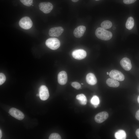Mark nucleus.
<instances>
[{
    "label": "nucleus",
    "mask_w": 139,
    "mask_h": 139,
    "mask_svg": "<svg viewBox=\"0 0 139 139\" xmlns=\"http://www.w3.org/2000/svg\"><path fill=\"white\" fill-rule=\"evenodd\" d=\"M95 33L98 38L104 40H108L110 39L112 36L111 32L101 27L98 28L96 29Z\"/></svg>",
    "instance_id": "f257e3e1"
},
{
    "label": "nucleus",
    "mask_w": 139,
    "mask_h": 139,
    "mask_svg": "<svg viewBox=\"0 0 139 139\" xmlns=\"http://www.w3.org/2000/svg\"><path fill=\"white\" fill-rule=\"evenodd\" d=\"M45 44L48 47L53 50L57 49L60 46L59 40L55 38H51L48 39L46 40Z\"/></svg>",
    "instance_id": "f03ea898"
},
{
    "label": "nucleus",
    "mask_w": 139,
    "mask_h": 139,
    "mask_svg": "<svg viewBox=\"0 0 139 139\" xmlns=\"http://www.w3.org/2000/svg\"><path fill=\"white\" fill-rule=\"evenodd\" d=\"M32 22L30 18L28 16L22 18L19 22V24L22 28L28 30L30 29L32 25Z\"/></svg>",
    "instance_id": "7ed1b4c3"
},
{
    "label": "nucleus",
    "mask_w": 139,
    "mask_h": 139,
    "mask_svg": "<svg viewBox=\"0 0 139 139\" xmlns=\"http://www.w3.org/2000/svg\"><path fill=\"white\" fill-rule=\"evenodd\" d=\"M39 6L40 10L45 14L49 13L53 8V5L49 2H41Z\"/></svg>",
    "instance_id": "20e7f679"
},
{
    "label": "nucleus",
    "mask_w": 139,
    "mask_h": 139,
    "mask_svg": "<svg viewBox=\"0 0 139 139\" xmlns=\"http://www.w3.org/2000/svg\"><path fill=\"white\" fill-rule=\"evenodd\" d=\"M8 113L12 116L19 120H22L24 117L23 113L22 111L15 108H11Z\"/></svg>",
    "instance_id": "39448f33"
},
{
    "label": "nucleus",
    "mask_w": 139,
    "mask_h": 139,
    "mask_svg": "<svg viewBox=\"0 0 139 139\" xmlns=\"http://www.w3.org/2000/svg\"><path fill=\"white\" fill-rule=\"evenodd\" d=\"M111 78L120 81H123L125 79L124 75L120 71L116 70H112L109 73Z\"/></svg>",
    "instance_id": "423d86ee"
},
{
    "label": "nucleus",
    "mask_w": 139,
    "mask_h": 139,
    "mask_svg": "<svg viewBox=\"0 0 139 139\" xmlns=\"http://www.w3.org/2000/svg\"><path fill=\"white\" fill-rule=\"evenodd\" d=\"M73 57L77 60H81L84 58L86 56V53L84 50L78 49L73 51L72 53Z\"/></svg>",
    "instance_id": "0eeeda50"
},
{
    "label": "nucleus",
    "mask_w": 139,
    "mask_h": 139,
    "mask_svg": "<svg viewBox=\"0 0 139 139\" xmlns=\"http://www.w3.org/2000/svg\"><path fill=\"white\" fill-rule=\"evenodd\" d=\"M39 94L40 99L42 100H47L49 97L48 89L45 85H42L40 87L39 89Z\"/></svg>",
    "instance_id": "6e6552de"
},
{
    "label": "nucleus",
    "mask_w": 139,
    "mask_h": 139,
    "mask_svg": "<svg viewBox=\"0 0 139 139\" xmlns=\"http://www.w3.org/2000/svg\"><path fill=\"white\" fill-rule=\"evenodd\" d=\"M64 29L61 27H58L50 28L49 31V34L51 37H58L63 32Z\"/></svg>",
    "instance_id": "1a4fd4ad"
},
{
    "label": "nucleus",
    "mask_w": 139,
    "mask_h": 139,
    "mask_svg": "<svg viewBox=\"0 0 139 139\" xmlns=\"http://www.w3.org/2000/svg\"><path fill=\"white\" fill-rule=\"evenodd\" d=\"M108 116V114L107 112L102 111L98 113L95 116L94 119L97 123H100L107 119Z\"/></svg>",
    "instance_id": "9d476101"
},
{
    "label": "nucleus",
    "mask_w": 139,
    "mask_h": 139,
    "mask_svg": "<svg viewBox=\"0 0 139 139\" xmlns=\"http://www.w3.org/2000/svg\"><path fill=\"white\" fill-rule=\"evenodd\" d=\"M120 64L123 68L126 71H129L132 68L131 61L129 58L127 57L122 58L120 60Z\"/></svg>",
    "instance_id": "9b49d317"
},
{
    "label": "nucleus",
    "mask_w": 139,
    "mask_h": 139,
    "mask_svg": "<svg viewBox=\"0 0 139 139\" xmlns=\"http://www.w3.org/2000/svg\"><path fill=\"white\" fill-rule=\"evenodd\" d=\"M57 79L58 83L60 84H65L67 80V75L66 72L62 71L59 72L58 75Z\"/></svg>",
    "instance_id": "f8f14e48"
},
{
    "label": "nucleus",
    "mask_w": 139,
    "mask_h": 139,
    "mask_svg": "<svg viewBox=\"0 0 139 139\" xmlns=\"http://www.w3.org/2000/svg\"><path fill=\"white\" fill-rule=\"evenodd\" d=\"M86 28L83 25H80L75 29L73 31V34L75 37L80 38L82 37L86 30Z\"/></svg>",
    "instance_id": "ddd939ff"
},
{
    "label": "nucleus",
    "mask_w": 139,
    "mask_h": 139,
    "mask_svg": "<svg viewBox=\"0 0 139 139\" xmlns=\"http://www.w3.org/2000/svg\"><path fill=\"white\" fill-rule=\"evenodd\" d=\"M86 80L87 83L91 85H94L97 82V79L95 75L92 73H89L86 75Z\"/></svg>",
    "instance_id": "4468645a"
},
{
    "label": "nucleus",
    "mask_w": 139,
    "mask_h": 139,
    "mask_svg": "<svg viewBox=\"0 0 139 139\" xmlns=\"http://www.w3.org/2000/svg\"><path fill=\"white\" fill-rule=\"evenodd\" d=\"M107 84L110 87L116 88L119 85V82L117 80L112 78H109L106 81Z\"/></svg>",
    "instance_id": "2eb2a0df"
},
{
    "label": "nucleus",
    "mask_w": 139,
    "mask_h": 139,
    "mask_svg": "<svg viewBox=\"0 0 139 139\" xmlns=\"http://www.w3.org/2000/svg\"><path fill=\"white\" fill-rule=\"evenodd\" d=\"M115 136L117 139H125L126 138V134L124 130H120L115 133Z\"/></svg>",
    "instance_id": "dca6fc26"
},
{
    "label": "nucleus",
    "mask_w": 139,
    "mask_h": 139,
    "mask_svg": "<svg viewBox=\"0 0 139 139\" xmlns=\"http://www.w3.org/2000/svg\"><path fill=\"white\" fill-rule=\"evenodd\" d=\"M134 22L133 18L130 17L127 19L126 24V28L129 30H131L134 26Z\"/></svg>",
    "instance_id": "f3484780"
},
{
    "label": "nucleus",
    "mask_w": 139,
    "mask_h": 139,
    "mask_svg": "<svg viewBox=\"0 0 139 139\" xmlns=\"http://www.w3.org/2000/svg\"><path fill=\"white\" fill-rule=\"evenodd\" d=\"M77 99L79 100L80 104L82 105H85L87 102L86 97L84 94H81L77 95L76 97Z\"/></svg>",
    "instance_id": "a211bd4d"
},
{
    "label": "nucleus",
    "mask_w": 139,
    "mask_h": 139,
    "mask_svg": "<svg viewBox=\"0 0 139 139\" xmlns=\"http://www.w3.org/2000/svg\"><path fill=\"white\" fill-rule=\"evenodd\" d=\"M101 28L104 29L110 28L112 26V22L109 20H105L102 22L101 24Z\"/></svg>",
    "instance_id": "6ab92c4d"
},
{
    "label": "nucleus",
    "mask_w": 139,
    "mask_h": 139,
    "mask_svg": "<svg viewBox=\"0 0 139 139\" xmlns=\"http://www.w3.org/2000/svg\"><path fill=\"white\" fill-rule=\"evenodd\" d=\"M91 102L95 108H96L98 106L99 103V100L98 97L96 95L93 96L92 98Z\"/></svg>",
    "instance_id": "aec40b11"
},
{
    "label": "nucleus",
    "mask_w": 139,
    "mask_h": 139,
    "mask_svg": "<svg viewBox=\"0 0 139 139\" xmlns=\"http://www.w3.org/2000/svg\"><path fill=\"white\" fill-rule=\"evenodd\" d=\"M21 2L24 5L30 6L33 3V0H20Z\"/></svg>",
    "instance_id": "412c9836"
},
{
    "label": "nucleus",
    "mask_w": 139,
    "mask_h": 139,
    "mask_svg": "<svg viewBox=\"0 0 139 139\" xmlns=\"http://www.w3.org/2000/svg\"><path fill=\"white\" fill-rule=\"evenodd\" d=\"M61 138L60 135L56 133H53L51 134L49 138V139H60Z\"/></svg>",
    "instance_id": "4be33fe9"
},
{
    "label": "nucleus",
    "mask_w": 139,
    "mask_h": 139,
    "mask_svg": "<svg viewBox=\"0 0 139 139\" xmlns=\"http://www.w3.org/2000/svg\"><path fill=\"white\" fill-rule=\"evenodd\" d=\"M6 79L5 76L4 74L1 73H0V85L3 84L5 81Z\"/></svg>",
    "instance_id": "5701e85b"
},
{
    "label": "nucleus",
    "mask_w": 139,
    "mask_h": 139,
    "mask_svg": "<svg viewBox=\"0 0 139 139\" xmlns=\"http://www.w3.org/2000/svg\"><path fill=\"white\" fill-rule=\"evenodd\" d=\"M72 86L76 89H79L81 87L80 84L78 82H74L71 84Z\"/></svg>",
    "instance_id": "b1692460"
},
{
    "label": "nucleus",
    "mask_w": 139,
    "mask_h": 139,
    "mask_svg": "<svg viewBox=\"0 0 139 139\" xmlns=\"http://www.w3.org/2000/svg\"><path fill=\"white\" fill-rule=\"evenodd\" d=\"M137 0H123V2L126 4H130L135 2Z\"/></svg>",
    "instance_id": "393cba45"
},
{
    "label": "nucleus",
    "mask_w": 139,
    "mask_h": 139,
    "mask_svg": "<svg viewBox=\"0 0 139 139\" xmlns=\"http://www.w3.org/2000/svg\"><path fill=\"white\" fill-rule=\"evenodd\" d=\"M136 118L139 121V109L136 112L135 115Z\"/></svg>",
    "instance_id": "a878e982"
},
{
    "label": "nucleus",
    "mask_w": 139,
    "mask_h": 139,
    "mask_svg": "<svg viewBox=\"0 0 139 139\" xmlns=\"http://www.w3.org/2000/svg\"><path fill=\"white\" fill-rule=\"evenodd\" d=\"M136 134L138 139H139V128L137 129L136 131Z\"/></svg>",
    "instance_id": "bb28decb"
},
{
    "label": "nucleus",
    "mask_w": 139,
    "mask_h": 139,
    "mask_svg": "<svg viewBox=\"0 0 139 139\" xmlns=\"http://www.w3.org/2000/svg\"><path fill=\"white\" fill-rule=\"evenodd\" d=\"M2 136V132L1 129H0V139H1Z\"/></svg>",
    "instance_id": "cd10ccee"
},
{
    "label": "nucleus",
    "mask_w": 139,
    "mask_h": 139,
    "mask_svg": "<svg viewBox=\"0 0 139 139\" xmlns=\"http://www.w3.org/2000/svg\"><path fill=\"white\" fill-rule=\"evenodd\" d=\"M79 0H71V1L74 2H77Z\"/></svg>",
    "instance_id": "c85d7f7f"
},
{
    "label": "nucleus",
    "mask_w": 139,
    "mask_h": 139,
    "mask_svg": "<svg viewBox=\"0 0 139 139\" xmlns=\"http://www.w3.org/2000/svg\"><path fill=\"white\" fill-rule=\"evenodd\" d=\"M137 101L139 103V96L137 98Z\"/></svg>",
    "instance_id": "c756f323"
},
{
    "label": "nucleus",
    "mask_w": 139,
    "mask_h": 139,
    "mask_svg": "<svg viewBox=\"0 0 139 139\" xmlns=\"http://www.w3.org/2000/svg\"><path fill=\"white\" fill-rule=\"evenodd\" d=\"M37 96H39V94H37L36 95Z\"/></svg>",
    "instance_id": "7c9ffc66"
},
{
    "label": "nucleus",
    "mask_w": 139,
    "mask_h": 139,
    "mask_svg": "<svg viewBox=\"0 0 139 139\" xmlns=\"http://www.w3.org/2000/svg\"><path fill=\"white\" fill-rule=\"evenodd\" d=\"M113 29L114 30H115V29H116V27H114L113 28Z\"/></svg>",
    "instance_id": "2f4dec72"
},
{
    "label": "nucleus",
    "mask_w": 139,
    "mask_h": 139,
    "mask_svg": "<svg viewBox=\"0 0 139 139\" xmlns=\"http://www.w3.org/2000/svg\"><path fill=\"white\" fill-rule=\"evenodd\" d=\"M107 75H108V74H109V73L108 72H107Z\"/></svg>",
    "instance_id": "473e14b6"
},
{
    "label": "nucleus",
    "mask_w": 139,
    "mask_h": 139,
    "mask_svg": "<svg viewBox=\"0 0 139 139\" xmlns=\"http://www.w3.org/2000/svg\"><path fill=\"white\" fill-rule=\"evenodd\" d=\"M81 84H82V85H83V83H81Z\"/></svg>",
    "instance_id": "72a5a7b5"
},
{
    "label": "nucleus",
    "mask_w": 139,
    "mask_h": 139,
    "mask_svg": "<svg viewBox=\"0 0 139 139\" xmlns=\"http://www.w3.org/2000/svg\"><path fill=\"white\" fill-rule=\"evenodd\" d=\"M95 0L97 1H99V0Z\"/></svg>",
    "instance_id": "f704fd0d"
},
{
    "label": "nucleus",
    "mask_w": 139,
    "mask_h": 139,
    "mask_svg": "<svg viewBox=\"0 0 139 139\" xmlns=\"http://www.w3.org/2000/svg\"><path fill=\"white\" fill-rule=\"evenodd\" d=\"M32 5V6H33V5Z\"/></svg>",
    "instance_id": "c9c22d12"
}]
</instances>
